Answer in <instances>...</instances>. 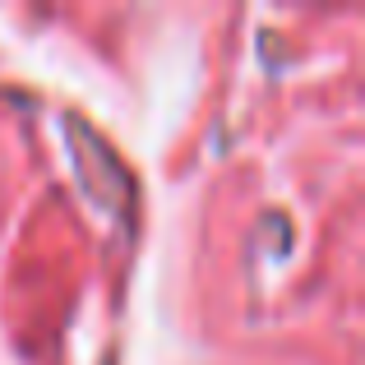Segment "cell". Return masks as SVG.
<instances>
[{
  "label": "cell",
  "mask_w": 365,
  "mask_h": 365,
  "mask_svg": "<svg viewBox=\"0 0 365 365\" xmlns=\"http://www.w3.org/2000/svg\"><path fill=\"white\" fill-rule=\"evenodd\" d=\"M65 134H70V162H74V176H79V185L88 190V199L98 208H107L116 222L130 227L134 222V199H139V190H134V176L130 167L116 158V148H111L107 139H102L98 130H93L83 116H65Z\"/></svg>",
  "instance_id": "6da1fadb"
}]
</instances>
